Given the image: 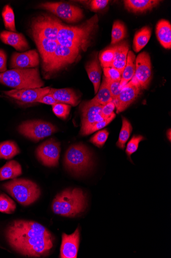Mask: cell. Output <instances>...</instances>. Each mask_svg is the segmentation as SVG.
<instances>
[{
	"mask_svg": "<svg viewBox=\"0 0 171 258\" xmlns=\"http://www.w3.org/2000/svg\"><path fill=\"white\" fill-rule=\"evenodd\" d=\"M0 83L14 89L41 88L44 86L38 67L8 70L0 74Z\"/></svg>",
	"mask_w": 171,
	"mask_h": 258,
	"instance_id": "4",
	"label": "cell"
},
{
	"mask_svg": "<svg viewBox=\"0 0 171 258\" xmlns=\"http://www.w3.org/2000/svg\"><path fill=\"white\" fill-rule=\"evenodd\" d=\"M40 63L39 55L36 50L23 53H14L11 61L13 69H31L37 68Z\"/></svg>",
	"mask_w": 171,
	"mask_h": 258,
	"instance_id": "17",
	"label": "cell"
},
{
	"mask_svg": "<svg viewBox=\"0 0 171 258\" xmlns=\"http://www.w3.org/2000/svg\"><path fill=\"white\" fill-rule=\"evenodd\" d=\"M71 110V105L58 103L53 106V111L55 114L62 119H66L68 116Z\"/></svg>",
	"mask_w": 171,
	"mask_h": 258,
	"instance_id": "36",
	"label": "cell"
},
{
	"mask_svg": "<svg viewBox=\"0 0 171 258\" xmlns=\"http://www.w3.org/2000/svg\"><path fill=\"white\" fill-rule=\"evenodd\" d=\"M114 58L111 67L123 73L127 63L129 52V45L127 42H121L114 45Z\"/></svg>",
	"mask_w": 171,
	"mask_h": 258,
	"instance_id": "23",
	"label": "cell"
},
{
	"mask_svg": "<svg viewBox=\"0 0 171 258\" xmlns=\"http://www.w3.org/2000/svg\"><path fill=\"white\" fill-rule=\"evenodd\" d=\"M103 105L97 103L92 100L84 102L81 106L82 113V125L80 134L84 133L95 123L104 119L101 114Z\"/></svg>",
	"mask_w": 171,
	"mask_h": 258,
	"instance_id": "12",
	"label": "cell"
},
{
	"mask_svg": "<svg viewBox=\"0 0 171 258\" xmlns=\"http://www.w3.org/2000/svg\"><path fill=\"white\" fill-rule=\"evenodd\" d=\"M39 7L50 12L68 23H76L84 18L83 10L80 8L64 3H46Z\"/></svg>",
	"mask_w": 171,
	"mask_h": 258,
	"instance_id": "10",
	"label": "cell"
},
{
	"mask_svg": "<svg viewBox=\"0 0 171 258\" xmlns=\"http://www.w3.org/2000/svg\"><path fill=\"white\" fill-rule=\"evenodd\" d=\"M49 94H50L56 100L61 103L76 106L80 102V97L77 95L76 92L72 89L51 88Z\"/></svg>",
	"mask_w": 171,
	"mask_h": 258,
	"instance_id": "20",
	"label": "cell"
},
{
	"mask_svg": "<svg viewBox=\"0 0 171 258\" xmlns=\"http://www.w3.org/2000/svg\"><path fill=\"white\" fill-rule=\"evenodd\" d=\"M51 87L13 89L5 91L4 93L18 101L28 104L37 103L43 96L50 92Z\"/></svg>",
	"mask_w": 171,
	"mask_h": 258,
	"instance_id": "15",
	"label": "cell"
},
{
	"mask_svg": "<svg viewBox=\"0 0 171 258\" xmlns=\"http://www.w3.org/2000/svg\"><path fill=\"white\" fill-rule=\"evenodd\" d=\"M80 53L77 49L70 48L59 43L51 58L42 66L44 77L50 78L54 74L74 63L79 58Z\"/></svg>",
	"mask_w": 171,
	"mask_h": 258,
	"instance_id": "6",
	"label": "cell"
},
{
	"mask_svg": "<svg viewBox=\"0 0 171 258\" xmlns=\"http://www.w3.org/2000/svg\"><path fill=\"white\" fill-rule=\"evenodd\" d=\"M152 66L149 54L145 52L140 53L135 60V72L134 78L140 88H148L152 75Z\"/></svg>",
	"mask_w": 171,
	"mask_h": 258,
	"instance_id": "13",
	"label": "cell"
},
{
	"mask_svg": "<svg viewBox=\"0 0 171 258\" xmlns=\"http://www.w3.org/2000/svg\"><path fill=\"white\" fill-rule=\"evenodd\" d=\"M22 173L21 166L17 161H9L0 169V181L15 179L20 176Z\"/></svg>",
	"mask_w": 171,
	"mask_h": 258,
	"instance_id": "25",
	"label": "cell"
},
{
	"mask_svg": "<svg viewBox=\"0 0 171 258\" xmlns=\"http://www.w3.org/2000/svg\"><path fill=\"white\" fill-rule=\"evenodd\" d=\"M104 78L107 82L120 81L123 73L114 68H103Z\"/></svg>",
	"mask_w": 171,
	"mask_h": 258,
	"instance_id": "37",
	"label": "cell"
},
{
	"mask_svg": "<svg viewBox=\"0 0 171 258\" xmlns=\"http://www.w3.org/2000/svg\"><path fill=\"white\" fill-rule=\"evenodd\" d=\"M114 58V50L113 47L109 48L100 54L99 59L101 66L103 68H111Z\"/></svg>",
	"mask_w": 171,
	"mask_h": 258,
	"instance_id": "34",
	"label": "cell"
},
{
	"mask_svg": "<svg viewBox=\"0 0 171 258\" xmlns=\"http://www.w3.org/2000/svg\"><path fill=\"white\" fill-rule=\"evenodd\" d=\"M60 152V144L52 138L46 141L37 149L36 155L44 166L56 167L59 165Z\"/></svg>",
	"mask_w": 171,
	"mask_h": 258,
	"instance_id": "11",
	"label": "cell"
},
{
	"mask_svg": "<svg viewBox=\"0 0 171 258\" xmlns=\"http://www.w3.org/2000/svg\"><path fill=\"white\" fill-rule=\"evenodd\" d=\"M115 108V105L113 101L110 102L107 104L103 105L101 110V114L103 118L105 119L109 118Z\"/></svg>",
	"mask_w": 171,
	"mask_h": 258,
	"instance_id": "42",
	"label": "cell"
},
{
	"mask_svg": "<svg viewBox=\"0 0 171 258\" xmlns=\"http://www.w3.org/2000/svg\"><path fill=\"white\" fill-rule=\"evenodd\" d=\"M92 100L103 106L113 101L109 84L105 78L96 95Z\"/></svg>",
	"mask_w": 171,
	"mask_h": 258,
	"instance_id": "28",
	"label": "cell"
},
{
	"mask_svg": "<svg viewBox=\"0 0 171 258\" xmlns=\"http://www.w3.org/2000/svg\"><path fill=\"white\" fill-rule=\"evenodd\" d=\"M127 30L124 23L120 21H115L113 25L111 41L112 45H115L126 38Z\"/></svg>",
	"mask_w": 171,
	"mask_h": 258,
	"instance_id": "31",
	"label": "cell"
},
{
	"mask_svg": "<svg viewBox=\"0 0 171 258\" xmlns=\"http://www.w3.org/2000/svg\"><path fill=\"white\" fill-rule=\"evenodd\" d=\"M91 154L84 145L77 144L69 148L65 153V167L72 173L81 174L91 167Z\"/></svg>",
	"mask_w": 171,
	"mask_h": 258,
	"instance_id": "7",
	"label": "cell"
},
{
	"mask_svg": "<svg viewBox=\"0 0 171 258\" xmlns=\"http://www.w3.org/2000/svg\"><path fill=\"white\" fill-rule=\"evenodd\" d=\"M136 56L134 53L130 51L128 52L127 63L121 75L120 85L121 88L128 84L134 77L135 72Z\"/></svg>",
	"mask_w": 171,
	"mask_h": 258,
	"instance_id": "26",
	"label": "cell"
},
{
	"mask_svg": "<svg viewBox=\"0 0 171 258\" xmlns=\"http://www.w3.org/2000/svg\"><path fill=\"white\" fill-rule=\"evenodd\" d=\"M109 134L106 130L100 131L91 138L90 142L97 148H101L103 147L107 142Z\"/></svg>",
	"mask_w": 171,
	"mask_h": 258,
	"instance_id": "35",
	"label": "cell"
},
{
	"mask_svg": "<svg viewBox=\"0 0 171 258\" xmlns=\"http://www.w3.org/2000/svg\"><path fill=\"white\" fill-rule=\"evenodd\" d=\"M85 69L89 80L93 85L94 92L96 94L100 87L102 75L101 66L97 56L86 63Z\"/></svg>",
	"mask_w": 171,
	"mask_h": 258,
	"instance_id": "21",
	"label": "cell"
},
{
	"mask_svg": "<svg viewBox=\"0 0 171 258\" xmlns=\"http://www.w3.org/2000/svg\"><path fill=\"white\" fill-rule=\"evenodd\" d=\"M122 120H123L122 127L116 146L121 150H124L126 144L128 142L132 131V127L130 122L125 117H123Z\"/></svg>",
	"mask_w": 171,
	"mask_h": 258,
	"instance_id": "29",
	"label": "cell"
},
{
	"mask_svg": "<svg viewBox=\"0 0 171 258\" xmlns=\"http://www.w3.org/2000/svg\"><path fill=\"white\" fill-rule=\"evenodd\" d=\"M61 23L59 20L50 15L38 16L31 22L32 34L57 41Z\"/></svg>",
	"mask_w": 171,
	"mask_h": 258,
	"instance_id": "8",
	"label": "cell"
},
{
	"mask_svg": "<svg viewBox=\"0 0 171 258\" xmlns=\"http://www.w3.org/2000/svg\"><path fill=\"white\" fill-rule=\"evenodd\" d=\"M20 153L17 145L14 142H6L0 144V158L10 159Z\"/></svg>",
	"mask_w": 171,
	"mask_h": 258,
	"instance_id": "30",
	"label": "cell"
},
{
	"mask_svg": "<svg viewBox=\"0 0 171 258\" xmlns=\"http://www.w3.org/2000/svg\"><path fill=\"white\" fill-rule=\"evenodd\" d=\"M107 82L113 101L117 98L122 89L120 85V81Z\"/></svg>",
	"mask_w": 171,
	"mask_h": 258,
	"instance_id": "40",
	"label": "cell"
},
{
	"mask_svg": "<svg viewBox=\"0 0 171 258\" xmlns=\"http://www.w3.org/2000/svg\"><path fill=\"white\" fill-rule=\"evenodd\" d=\"M99 22L97 15L78 26H67L61 23L58 34V42L68 48L87 51Z\"/></svg>",
	"mask_w": 171,
	"mask_h": 258,
	"instance_id": "2",
	"label": "cell"
},
{
	"mask_svg": "<svg viewBox=\"0 0 171 258\" xmlns=\"http://www.w3.org/2000/svg\"><path fill=\"white\" fill-rule=\"evenodd\" d=\"M140 87L137 81L132 78L131 81L122 88L117 98L113 101L119 113L126 109L138 97Z\"/></svg>",
	"mask_w": 171,
	"mask_h": 258,
	"instance_id": "14",
	"label": "cell"
},
{
	"mask_svg": "<svg viewBox=\"0 0 171 258\" xmlns=\"http://www.w3.org/2000/svg\"><path fill=\"white\" fill-rule=\"evenodd\" d=\"M156 34L158 40L164 48H171V25L167 20L162 19L158 21L156 27Z\"/></svg>",
	"mask_w": 171,
	"mask_h": 258,
	"instance_id": "24",
	"label": "cell"
},
{
	"mask_svg": "<svg viewBox=\"0 0 171 258\" xmlns=\"http://www.w3.org/2000/svg\"><path fill=\"white\" fill-rule=\"evenodd\" d=\"M7 55L2 49H0V74L7 71Z\"/></svg>",
	"mask_w": 171,
	"mask_h": 258,
	"instance_id": "44",
	"label": "cell"
},
{
	"mask_svg": "<svg viewBox=\"0 0 171 258\" xmlns=\"http://www.w3.org/2000/svg\"><path fill=\"white\" fill-rule=\"evenodd\" d=\"M167 132H168V133L167 132V138L168 139L169 142H170V137H171L170 130H169L168 131H167Z\"/></svg>",
	"mask_w": 171,
	"mask_h": 258,
	"instance_id": "45",
	"label": "cell"
},
{
	"mask_svg": "<svg viewBox=\"0 0 171 258\" xmlns=\"http://www.w3.org/2000/svg\"><path fill=\"white\" fill-rule=\"evenodd\" d=\"M161 2L158 0H125V8L134 13H142L152 10Z\"/></svg>",
	"mask_w": 171,
	"mask_h": 258,
	"instance_id": "22",
	"label": "cell"
},
{
	"mask_svg": "<svg viewBox=\"0 0 171 258\" xmlns=\"http://www.w3.org/2000/svg\"><path fill=\"white\" fill-rule=\"evenodd\" d=\"M80 241V233L79 228L72 234L63 233L60 249V257L77 258Z\"/></svg>",
	"mask_w": 171,
	"mask_h": 258,
	"instance_id": "16",
	"label": "cell"
},
{
	"mask_svg": "<svg viewBox=\"0 0 171 258\" xmlns=\"http://www.w3.org/2000/svg\"><path fill=\"white\" fill-rule=\"evenodd\" d=\"M115 116L116 114L114 112L109 117V118L95 123L88 130L86 131L83 136H87L94 133L97 131L103 129L114 120V119L115 118Z\"/></svg>",
	"mask_w": 171,
	"mask_h": 258,
	"instance_id": "38",
	"label": "cell"
},
{
	"mask_svg": "<svg viewBox=\"0 0 171 258\" xmlns=\"http://www.w3.org/2000/svg\"><path fill=\"white\" fill-rule=\"evenodd\" d=\"M0 39L18 51H26L30 48L27 39L22 34L5 31L0 34Z\"/></svg>",
	"mask_w": 171,
	"mask_h": 258,
	"instance_id": "19",
	"label": "cell"
},
{
	"mask_svg": "<svg viewBox=\"0 0 171 258\" xmlns=\"http://www.w3.org/2000/svg\"><path fill=\"white\" fill-rule=\"evenodd\" d=\"M143 140H144V137L139 135L134 136L130 140L126 150V153L129 158L133 153L137 151L139 143Z\"/></svg>",
	"mask_w": 171,
	"mask_h": 258,
	"instance_id": "39",
	"label": "cell"
},
{
	"mask_svg": "<svg viewBox=\"0 0 171 258\" xmlns=\"http://www.w3.org/2000/svg\"><path fill=\"white\" fill-rule=\"evenodd\" d=\"M16 205L14 201L5 194H0V212L12 214L15 212Z\"/></svg>",
	"mask_w": 171,
	"mask_h": 258,
	"instance_id": "33",
	"label": "cell"
},
{
	"mask_svg": "<svg viewBox=\"0 0 171 258\" xmlns=\"http://www.w3.org/2000/svg\"><path fill=\"white\" fill-rule=\"evenodd\" d=\"M4 188L19 203L27 206L37 201L41 190L35 182L26 179H14L4 184Z\"/></svg>",
	"mask_w": 171,
	"mask_h": 258,
	"instance_id": "5",
	"label": "cell"
},
{
	"mask_svg": "<svg viewBox=\"0 0 171 258\" xmlns=\"http://www.w3.org/2000/svg\"><path fill=\"white\" fill-rule=\"evenodd\" d=\"M42 59V66L51 58L59 44L58 41L46 39L40 36L32 35Z\"/></svg>",
	"mask_w": 171,
	"mask_h": 258,
	"instance_id": "18",
	"label": "cell"
},
{
	"mask_svg": "<svg viewBox=\"0 0 171 258\" xmlns=\"http://www.w3.org/2000/svg\"><path fill=\"white\" fill-rule=\"evenodd\" d=\"M86 197L82 190L68 189L60 192L52 204L53 212L66 217H75L86 208Z\"/></svg>",
	"mask_w": 171,
	"mask_h": 258,
	"instance_id": "3",
	"label": "cell"
},
{
	"mask_svg": "<svg viewBox=\"0 0 171 258\" xmlns=\"http://www.w3.org/2000/svg\"><path fill=\"white\" fill-rule=\"evenodd\" d=\"M152 34L151 29L145 27L137 31L133 40V49L136 52L140 51L148 43Z\"/></svg>",
	"mask_w": 171,
	"mask_h": 258,
	"instance_id": "27",
	"label": "cell"
},
{
	"mask_svg": "<svg viewBox=\"0 0 171 258\" xmlns=\"http://www.w3.org/2000/svg\"><path fill=\"white\" fill-rule=\"evenodd\" d=\"M58 131V128L52 123L41 120L24 122L18 127L21 135L35 142L51 136Z\"/></svg>",
	"mask_w": 171,
	"mask_h": 258,
	"instance_id": "9",
	"label": "cell"
},
{
	"mask_svg": "<svg viewBox=\"0 0 171 258\" xmlns=\"http://www.w3.org/2000/svg\"><path fill=\"white\" fill-rule=\"evenodd\" d=\"M37 103L45 104L46 105H54L56 104L59 103L58 101L56 100L54 97L50 95V94H47V95L41 97L38 101Z\"/></svg>",
	"mask_w": 171,
	"mask_h": 258,
	"instance_id": "43",
	"label": "cell"
},
{
	"mask_svg": "<svg viewBox=\"0 0 171 258\" xmlns=\"http://www.w3.org/2000/svg\"><path fill=\"white\" fill-rule=\"evenodd\" d=\"M2 15L6 29L9 31L16 32L15 14L10 5H7L4 8Z\"/></svg>",
	"mask_w": 171,
	"mask_h": 258,
	"instance_id": "32",
	"label": "cell"
},
{
	"mask_svg": "<svg viewBox=\"0 0 171 258\" xmlns=\"http://www.w3.org/2000/svg\"><path fill=\"white\" fill-rule=\"evenodd\" d=\"M108 0H93L90 4V7L94 12L104 9L109 4Z\"/></svg>",
	"mask_w": 171,
	"mask_h": 258,
	"instance_id": "41",
	"label": "cell"
},
{
	"mask_svg": "<svg viewBox=\"0 0 171 258\" xmlns=\"http://www.w3.org/2000/svg\"><path fill=\"white\" fill-rule=\"evenodd\" d=\"M6 234L10 246L23 255L45 257L54 247L51 232L36 222L15 221L7 228Z\"/></svg>",
	"mask_w": 171,
	"mask_h": 258,
	"instance_id": "1",
	"label": "cell"
}]
</instances>
